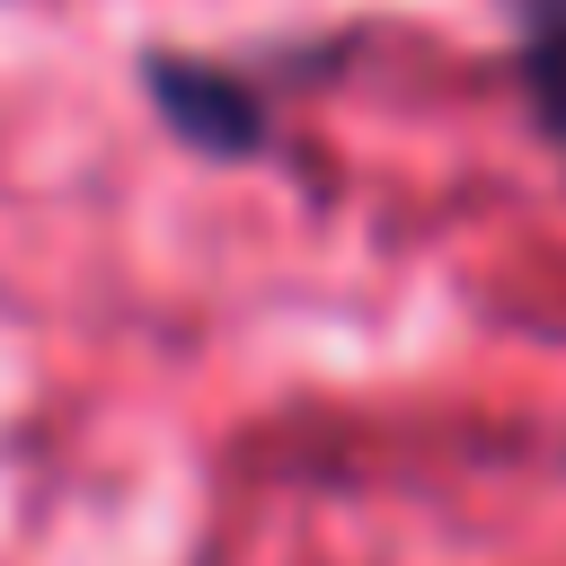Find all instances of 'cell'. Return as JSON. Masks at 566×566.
Instances as JSON below:
<instances>
[{
	"instance_id": "obj_1",
	"label": "cell",
	"mask_w": 566,
	"mask_h": 566,
	"mask_svg": "<svg viewBox=\"0 0 566 566\" xmlns=\"http://www.w3.org/2000/svg\"><path fill=\"white\" fill-rule=\"evenodd\" d=\"M142 97L195 159H256L274 133L265 88L230 62H203V53H142Z\"/></svg>"
},
{
	"instance_id": "obj_2",
	"label": "cell",
	"mask_w": 566,
	"mask_h": 566,
	"mask_svg": "<svg viewBox=\"0 0 566 566\" xmlns=\"http://www.w3.org/2000/svg\"><path fill=\"white\" fill-rule=\"evenodd\" d=\"M513 80L548 142H566V0H513Z\"/></svg>"
}]
</instances>
